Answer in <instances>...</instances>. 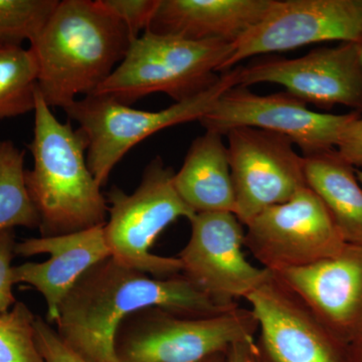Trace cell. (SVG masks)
<instances>
[{
	"label": "cell",
	"instance_id": "8",
	"mask_svg": "<svg viewBox=\"0 0 362 362\" xmlns=\"http://www.w3.org/2000/svg\"><path fill=\"white\" fill-rule=\"evenodd\" d=\"M358 115L362 114L319 113L286 90L262 96L235 86L221 95L199 122L206 131L223 136L240 127L277 133L299 147L302 156L309 157L337 149L343 130Z\"/></svg>",
	"mask_w": 362,
	"mask_h": 362
},
{
	"label": "cell",
	"instance_id": "12",
	"mask_svg": "<svg viewBox=\"0 0 362 362\" xmlns=\"http://www.w3.org/2000/svg\"><path fill=\"white\" fill-rule=\"evenodd\" d=\"M362 0H275L269 13L235 44L223 71L259 54L326 42H359Z\"/></svg>",
	"mask_w": 362,
	"mask_h": 362
},
{
	"label": "cell",
	"instance_id": "16",
	"mask_svg": "<svg viewBox=\"0 0 362 362\" xmlns=\"http://www.w3.org/2000/svg\"><path fill=\"white\" fill-rule=\"evenodd\" d=\"M104 226L54 237L40 235L16 244V256L49 255L42 263L13 267V280L16 284L32 286L42 294L47 305L45 320L49 324L56 322L62 302L86 272L111 257Z\"/></svg>",
	"mask_w": 362,
	"mask_h": 362
},
{
	"label": "cell",
	"instance_id": "10",
	"mask_svg": "<svg viewBox=\"0 0 362 362\" xmlns=\"http://www.w3.org/2000/svg\"><path fill=\"white\" fill-rule=\"evenodd\" d=\"M189 221V240L178 256L181 274L214 303L235 308L270 278L272 272L245 257V226L235 214L199 213Z\"/></svg>",
	"mask_w": 362,
	"mask_h": 362
},
{
	"label": "cell",
	"instance_id": "25",
	"mask_svg": "<svg viewBox=\"0 0 362 362\" xmlns=\"http://www.w3.org/2000/svg\"><path fill=\"white\" fill-rule=\"evenodd\" d=\"M35 340L44 362H87L66 344L42 316L35 317Z\"/></svg>",
	"mask_w": 362,
	"mask_h": 362
},
{
	"label": "cell",
	"instance_id": "23",
	"mask_svg": "<svg viewBox=\"0 0 362 362\" xmlns=\"http://www.w3.org/2000/svg\"><path fill=\"white\" fill-rule=\"evenodd\" d=\"M35 317L23 302L0 315V362H44L35 340Z\"/></svg>",
	"mask_w": 362,
	"mask_h": 362
},
{
	"label": "cell",
	"instance_id": "9",
	"mask_svg": "<svg viewBox=\"0 0 362 362\" xmlns=\"http://www.w3.org/2000/svg\"><path fill=\"white\" fill-rule=\"evenodd\" d=\"M246 228L245 247L272 273L330 258L346 245L329 211L308 187L268 207Z\"/></svg>",
	"mask_w": 362,
	"mask_h": 362
},
{
	"label": "cell",
	"instance_id": "28",
	"mask_svg": "<svg viewBox=\"0 0 362 362\" xmlns=\"http://www.w3.org/2000/svg\"><path fill=\"white\" fill-rule=\"evenodd\" d=\"M226 362H259L255 349V337L233 343L226 350Z\"/></svg>",
	"mask_w": 362,
	"mask_h": 362
},
{
	"label": "cell",
	"instance_id": "4",
	"mask_svg": "<svg viewBox=\"0 0 362 362\" xmlns=\"http://www.w3.org/2000/svg\"><path fill=\"white\" fill-rule=\"evenodd\" d=\"M235 44L190 40L146 30L131 42L110 77L93 94L129 105L163 93L175 102L197 96L220 81Z\"/></svg>",
	"mask_w": 362,
	"mask_h": 362
},
{
	"label": "cell",
	"instance_id": "1",
	"mask_svg": "<svg viewBox=\"0 0 362 362\" xmlns=\"http://www.w3.org/2000/svg\"><path fill=\"white\" fill-rule=\"evenodd\" d=\"M147 308L190 317L220 315L235 309L214 303L181 273L153 277L109 257L71 288L59 306L54 329L87 362H120L116 354L119 327L128 317Z\"/></svg>",
	"mask_w": 362,
	"mask_h": 362
},
{
	"label": "cell",
	"instance_id": "30",
	"mask_svg": "<svg viewBox=\"0 0 362 362\" xmlns=\"http://www.w3.org/2000/svg\"><path fill=\"white\" fill-rule=\"evenodd\" d=\"M199 362H226V351L218 352Z\"/></svg>",
	"mask_w": 362,
	"mask_h": 362
},
{
	"label": "cell",
	"instance_id": "20",
	"mask_svg": "<svg viewBox=\"0 0 362 362\" xmlns=\"http://www.w3.org/2000/svg\"><path fill=\"white\" fill-rule=\"evenodd\" d=\"M39 69L30 49L0 45V120L35 111Z\"/></svg>",
	"mask_w": 362,
	"mask_h": 362
},
{
	"label": "cell",
	"instance_id": "11",
	"mask_svg": "<svg viewBox=\"0 0 362 362\" xmlns=\"http://www.w3.org/2000/svg\"><path fill=\"white\" fill-rule=\"evenodd\" d=\"M226 136L235 214L245 226L307 187L304 157L285 136L250 127L235 128Z\"/></svg>",
	"mask_w": 362,
	"mask_h": 362
},
{
	"label": "cell",
	"instance_id": "31",
	"mask_svg": "<svg viewBox=\"0 0 362 362\" xmlns=\"http://www.w3.org/2000/svg\"><path fill=\"white\" fill-rule=\"evenodd\" d=\"M356 173L357 178H358L359 182H361V185H362V170H361V169L356 168Z\"/></svg>",
	"mask_w": 362,
	"mask_h": 362
},
{
	"label": "cell",
	"instance_id": "18",
	"mask_svg": "<svg viewBox=\"0 0 362 362\" xmlns=\"http://www.w3.org/2000/svg\"><path fill=\"white\" fill-rule=\"evenodd\" d=\"M223 136L206 131L190 145L173 185L180 199L195 214H235V192L228 147Z\"/></svg>",
	"mask_w": 362,
	"mask_h": 362
},
{
	"label": "cell",
	"instance_id": "21",
	"mask_svg": "<svg viewBox=\"0 0 362 362\" xmlns=\"http://www.w3.org/2000/svg\"><path fill=\"white\" fill-rule=\"evenodd\" d=\"M25 151L0 141V233L16 226L40 228V216L25 185Z\"/></svg>",
	"mask_w": 362,
	"mask_h": 362
},
{
	"label": "cell",
	"instance_id": "15",
	"mask_svg": "<svg viewBox=\"0 0 362 362\" xmlns=\"http://www.w3.org/2000/svg\"><path fill=\"white\" fill-rule=\"evenodd\" d=\"M273 274L349 345L362 322V246L346 244L330 258Z\"/></svg>",
	"mask_w": 362,
	"mask_h": 362
},
{
	"label": "cell",
	"instance_id": "26",
	"mask_svg": "<svg viewBox=\"0 0 362 362\" xmlns=\"http://www.w3.org/2000/svg\"><path fill=\"white\" fill-rule=\"evenodd\" d=\"M16 233L14 230L0 233V315L11 310L16 303L13 294V266L16 256Z\"/></svg>",
	"mask_w": 362,
	"mask_h": 362
},
{
	"label": "cell",
	"instance_id": "5",
	"mask_svg": "<svg viewBox=\"0 0 362 362\" xmlns=\"http://www.w3.org/2000/svg\"><path fill=\"white\" fill-rule=\"evenodd\" d=\"M235 86L237 69L223 71L220 81L201 94L160 111L131 108L114 98L96 94L78 99L64 111L84 133L88 165L103 187L117 164L133 147L165 128L201 120L221 95Z\"/></svg>",
	"mask_w": 362,
	"mask_h": 362
},
{
	"label": "cell",
	"instance_id": "32",
	"mask_svg": "<svg viewBox=\"0 0 362 362\" xmlns=\"http://www.w3.org/2000/svg\"><path fill=\"white\" fill-rule=\"evenodd\" d=\"M358 45H359V54H361V59L362 62V35H361V40H359Z\"/></svg>",
	"mask_w": 362,
	"mask_h": 362
},
{
	"label": "cell",
	"instance_id": "13",
	"mask_svg": "<svg viewBox=\"0 0 362 362\" xmlns=\"http://www.w3.org/2000/svg\"><path fill=\"white\" fill-rule=\"evenodd\" d=\"M245 299L258 321L259 362H349L347 345L273 273Z\"/></svg>",
	"mask_w": 362,
	"mask_h": 362
},
{
	"label": "cell",
	"instance_id": "2",
	"mask_svg": "<svg viewBox=\"0 0 362 362\" xmlns=\"http://www.w3.org/2000/svg\"><path fill=\"white\" fill-rule=\"evenodd\" d=\"M132 40L97 0L59 1L30 47L45 103L65 110L78 96L93 94L122 62Z\"/></svg>",
	"mask_w": 362,
	"mask_h": 362
},
{
	"label": "cell",
	"instance_id": "3",
	"mask_svg": "<svg viewBox=\"0 0 362 362\" xmlns=\"http://www.w3.org/2000/svg\"><path fill=\"white\" fill-rule=\"evenodd\" d=\"M35 129L30 144L32 170L25 185L40 216L42 237L82 232L104 226L108 202L90 173L84 133L63 123L37 90Z\"/></svg>",
	"mask_w": 362,
	"mask_h": 362
},
{
	"label": "cell",
	"instance_id": "22",
	"mask_svg": "<svg viewBox=\"0 0 362 362\" xmlns=\"http://www.w3.org/2000/svg\"><path fill=\"white\" fill-rule=\"evenodd\" d=\"M58 0H0V45L32 42Z\"/></svg>",
	"mask_w": 362,
	"mask_h": 362
},
{
	"label": "cell",
	"instance_id": "24",
	"mask_svg": "<svg viewBox=\"0 0 362 362\" xmlns=\"http://www.w3.org/2000/svg\"><path fill=\"white\" fill-rule=\"evenodd\" d=\"M100 6L120 21L132 40L148 30L160 0H97Z\"/></svg>",
	"mask_w": 362,
	"mask_h": 362
},
{
	"label": "cell",
	"instance_id": "27",
	"mask_svg": "<svg viewBox=\"0 0 362 362\" xmlns=\"http://www.w3.org/2000/svg\"><path fill=\"white\" fill-rule=\"evenodd\" d=\"M338 156L356 168H362V115L347 124L337 147Z\"/></svg>",
	"mask_w": 362,
	"mask_h": 362
},
{
	"label": "cell",
	"instance_id": "19",
	"mask_svg": "<svg viewBox=\"0 0 362 362\" xmlns=\"http://www.w3.org/2000/svg\"><path fill=\"white\" fill-rule=\"evenodd\" d=\"M305 180L323 202L346 244L362 246V185L337 150L304 157Z\"/></svg>",
	"mask_w": 362,
	"mask_h": 362
},
{
	"label": "cell",
	"instance_id": "6",
	"mask_svg": "<svg viewBox=\"0 0 362 362\" xmlns=\"http://www.w3.org/2000/svg\"><path fill=\"white\" fill-rule=\"evenodd\" d=\"M175 173L157 156L145 168L141 182L133 194L116 187L107 194L108 220L104 235L112 258L153 277L181 273L178 257L158 256L151 247L169 225L180 218L189 221L195 214L176 192Z\"/></svg>",
	"mask_w": 362,
	"mask_h": 362
},
{
	"label": "cell",
	"instance_id": "14",
	"mask_svg": "<svg viewBox=\"0 0 362 362\" xmlns=\"http://www.w3.org/2000/svg\"><path fill=\"white\" fill-rule=\"evenodd\" d=\"M238 86H283L320 108L342 105L362 114V62L358 42L319 47L296 59H271L237 69Z\"/></svg>",
	"mask_w": 362,
	"mask_h": 362
},
{
	"label": "cell",
	"instance_id": "29",
	"mask_svg": "<svg viewBox=\"0 0 362 362\" xmlns=\"http://www.w3.org/2000/svg\"><path fill=\"white\" fill-rule=\"evenodd\" d=\"M349 362H362V322L347 345Z\"/></svg>",
	"mask_w": 362,
	"mask_h": 362
},
{
	"label": "cell",
	"instance_id": "7",
	"mask_svg": "<svg viewBox=\"0 0 362 362\" xmlns=\"http://www.w3.org/2000/svg\"><path fill=\"white\" fill-rule=\"evenodd\" d=\"M258 329L251 309L240 307L209 317L143 309L121 324L116 354L120 362H199L240 339L255 337Z\"/></svg>",
	"mask_w": 362,
	"mask_h": 362
},
{
	"label": "cell",
	"instance_id": "17",
	"mask_svg": "<svg viewBox=\"0 0 362 362\" xmlns=\"http://www.w3.org/2000/svg\"><path fill=\"white\" fill-rule=\"evenodd\" d=\"M275 0H160L148 30L190 40L235 42L263 20Z\"/></svg>",
	"mask_w": 362,
	"mask_h": 362
}]
</instances>
